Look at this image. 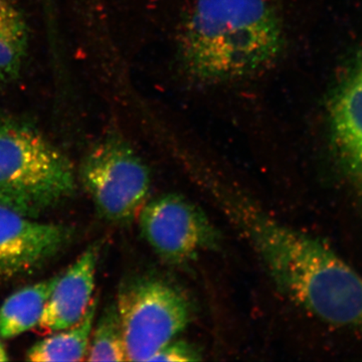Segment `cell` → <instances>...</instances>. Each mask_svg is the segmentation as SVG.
<instances>
[{"label":"cell","instance_id":"12","mask_svg":"<svg viewBox=\"0 0 362 362\" xmlns=\"http://www.w3.org/2000/svg\"><path fill=\"white\" fill-rule=\"evenodd\" d=\"M59 275L23 288L0 306V338L9 339L39 326Z\"/></svg>","mask_w":362,"mask_h":362},{"label":"cell","instance_id":"13","mask_svg":"<svg viewBox=\"0 0 362 362\" xmlns=\"http://www.w3.org/2000/svg\"><path fill=\"white\" fill-rule=\"evenodd\" d=\"M86 361H127L122 323L116 302L107 306L94 324Z\"/></svg>","mask_w":362,"mask_h":362},{"label":"cell","instance_id":"6","mask_svg":"<svg viewBox=\"0 0 362 362\" xmlns=\"http://www.w3.org/2000/svg\"><path fill=\"white\" fill-rule=\"evenodd\" d=\"M137 220L147 244L169 265H185L221 244V233L204 209L181 194L148 199Z\"/></svg>","mask_w":362,"mask_h":362},{"label":"cell","instance_id":"3","mask_svg":"<svg viewBox=\"0 0 362 362\" xmlns=\"http://www.w3.org/2000/svg\"><path fill=\"white\" fill-rule=\"evenodd\" d=\"M77 188L73 163L32 124L0 117V206L37 218Z\"/></svg>","mask_w":362,"mask_h":362},{"label":"cell","instance_id":"10","mask_svg":"<svg viewBox=\"0 0 362 362\" xmlns=\"http://www.w3.org/2000/svg\"><path fill=\"white\" fill-rule=\"evenodd\" d=\"M30 49L28 18L16 0H0V87L18 80Z\"/></svg>","mask_w":362,"mask_h":362},{"label":"cell","instance_id":"15","mask_svg":"<svg viewBox=\"0 0 362 362\" xmlns=\"http://www.w3.org/2000/svg\"><path fill=\"white\" fill-rule=\"evenodd\" d=\"M9 359L8 354H7L6 346L0 340V361H7Z\"/></svg>","mask_w":362,"mask_h":362},{"label":"cell","instance_id":"11","mask_svg":"<svg viewBox=\"0 0 362 362\" xmlns=\"http://www.w3.org/2000/svg\"><path fill=\"white\" fill-rule=\"evenodd\" d=\"M99 298L94 296L84 316L66 329L40 340L26 352V361L33 362L82 361L87 358L90 334Z\"/></svg>","mask_w":362,"mask_h":362},{"label":"cell","instance_id":"7","mask_svg":"<svg viewBox=\"0 0 362 362\" xmlns=\"http://www.w3.org/2000/svg\"><path fill=\"white\" fill-rule=\"evenodd\" d=\"M71 235L68 226L39 223L0 206V276L37 270L66 246Z\"/></svg>","mask_w":362,"mask_h":362},{"label":"cell","instance_id":"8","mask_svg":"<svg viewBox=\"0 0 362 362\" xmlns=\"http://www.w3.org/2000/svg\"><path fill=\"white\" fill-rule=\"evenodd\" d=\"M99 247L90 246L59 275L39 323L47 332L66 329L84 316L94 298Z\"/></svg>","mask_w":362,"mask_h":362},{"label":"cell","instance_id":"4","mask_svg":"<svg viewBox=\"0 0 362 362\" xmlns=\"http://www.w3.org/2000/svg\"><path fill=\"white\" fill-rule=\"evenodd\" d=\"M78 175L98 214L109 223H133L148 202L149 169L132 145L115 131L107 133L89 150Z\"/></svg>","mask_w":362,"mask_h":362},{"label":"cell","instance_id":"9","mask_svg":"<svg viewBox=\"0 0 362 362\" xmlns=\"http://www.w3.org/2000/svg\"><path fill=\"white\" fill-rule=\"evenodd\" d=\"M327 113L340 157L362 180V54L333 90Z\"/></svg>","mask_w":362,"mask_h":362},{"label":"cell","instance_id":"1","mask_svg":"<svg viewBox=\"0 0 362 362\" xmlns=\"http://www.w3.org/2000/svg\"><path fill=\"white\" fill-rule=\"evenodd\" d=\"M194 178L250 243L281 294L323 322L362 329L358 273L322 243L276 220L218 178Z\"/></svg>","mask_w":362,"mask_h":362},{"label":"cell","instance_id":"14","mask_svg":"<svg viewBox=\"0 0 362 362\" xmlns=\"http://www.w3.org/2000/svg\"><path fill=\"white\" fill-rule=\"evenodd\" d=\"M202 354L192 343L183 340H171L150 359V361L187 362L199 361Z\"/></svg>","mask_w":362,"mask_h":362},{"label":"cell","instance_id":"5","mask_svg":"<svg viewBox=\"0 0 362 362\" xmlns=\"http://www.w3.org/2000/svg\"><path fill=\"white\" fill-rule=\"evenodd\" d=\"M116 304L127 361H150L192 321L187 298L159 278L139 277L124 283Z\"/></svg>","mask_w":362,"mask_h":362},{"label":"cell","instance_id":"2","mask_svg":"<svg viewBox=\"0 0 362 362\" xmlns=\"http://www.w3.org/2000/svg\"><path fill=\"white\" fill-rule=\"evenodd\" d=\"M286 47L273 0H194L181 23V71L199 86L230 84L276 65Z\"/></svg>","mask_w":362,"mask_h":362}]
</instances>
